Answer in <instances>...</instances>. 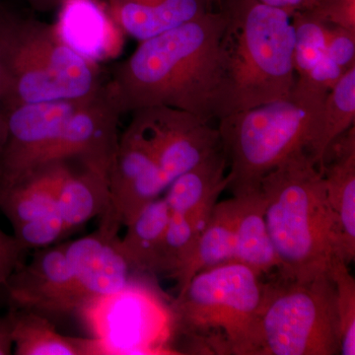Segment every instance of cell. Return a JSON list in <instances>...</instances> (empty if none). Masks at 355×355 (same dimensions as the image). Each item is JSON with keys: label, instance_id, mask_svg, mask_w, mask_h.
Here are the masks:
<instances>
[{"label": "cell", "instance_id": "1", "mask_svg": "<svg viewBox=\"0 0 355 355\" xmlns=\"http://www.w3.org/2000/svg\"><path fill=\"white\" fill-rule=\"evenodd\" d=\"M228 20L224 1L217 10L139 42L106 83L121 113L165 106L218 120Z\"/></svg>", "mask_w": 355, "mask_h": 355}, {"label": "cell", "instance_id": "2", "mask_svg": "<svg viewBox=\"0 0 355 355\" xmlns=\"http://www.w3.org/2000/svg\"><path fill=\"white\" fill-rule=\"evenodd\" d=\"M265 219L284 282L330 275L336 256L333 219L323 172L305 150L292 154L261 179Z\"/></svg>", "mask_w": 355, "mask_h": 355}, {"label": "cell", "instance_id": "3", "mask_svg": "<svg viewBox=\"0 0 355 355\" xmlns=\"http://www.w3.org/2000/svg\"><path fill=\"white\" fill-rule=\"evenodd\" d=\"M225 1L220 118L286 99L296 84L291 14L259 0Z\"/></svg>", "mask_w": 355, "mask_h": 355}, {"label": "cell", "instance_id": "4", "mask_svg": "<svg viewBox=\"0 0 355 355\" xmlns=\"http://www.w3.org/2000/svg\"><path fill=\"white\" fill-rule=\"evenodd\" d=\"M328 93L295 84L286 99L217 120L233 195L260 189L261 179L282 161L307 153Z\"/></svg>", "mask_w": 355, "mask_h": 355}, {"label": "cell", "instance_id": "5", "mask_svg": "<svg viewBox=\"0 0 355 355\" xmlns=\"http://www.w3.org/2000/svg\"><path fill=\"white\" fill-rule=\"evenodd\" d=\"M0 100L14 107L57 100H86L104 88L99 65L60 41L51 25L9 10L2 31Z\"/></svg>", "mask_w": 355, "mask_h": 355}, {"label": "cell", "instance_id": "6", "mask_svg": "<svg viewBox=\"0 0 355 355\" xmlns=\"http://www.w3.org/2000/svg\"><path fill=\"white\" fill-rule=\"evenodd\" d=\"M261 275L238 261L198 272L173 303L175 320L217 354L243 355L268 292Z\"/></svg>", "mask_w": 355, "mask_h": 355}, {"label": "cell", "instance_id": "7", "mask_svg": "<svg viewBox=\"0 0 355 355\" xmlns=\"http://www.w3.org/2000/svg\"><path fill=\"white\" fill-rule=\"evenodd\" d=\"M338 354L340 324L331 273L268 286L243 355Z\"/></svg>", "mask_w": 355, "mask_h": 355}, {"label": "cell", "instance_id": "8", "mask_svg": "<svg viewBox=\"0 0 355 355\" xmlns=\"http://www.w3.org/2000/svg\"><path fill=\"white\" fill-rule=\"evenodd\" d=\"M132 125L157 163L166 189L174 180L222 151L218 128L182 110L148 107L132 112Z\"/></svg>", "mask_w": 355, "mask_h": 355}, {"label": "cell", "instance_id": "9", "mask_svg": "<svg viewBox=\"0 0 355 355\" xmlns=\"http://www.w3.org/2000/svg\"><path fill=\"white\" fill-rule=\"evenodd\" d=\"M109 203L99 229L118 236L148 203L161 197L166 184L157 163L146 141L128 125L119 139L110 166Z\"/></svg>", "mask_w": 355, "mask_h": 355}, {"label": "cell", "instance_id": "10", "mask_svg": "<svg viewBox=\"0 0 355 355\" xmlns=\"http://www.w3.org/2000/svg\"><path fill=\"white\" fill-rule=\"evenodd\" d=\"M11 308L49 318L67 316L90 307L67 260L64 244L37 249L6 284Z\"/></svg>", "mask_w": 355, "mask_h": 355}, {"label": "cell", "instance_id": "11", "mask_svg": "<svg viewBox=\"0 0 355 355\" xmlns=\"http://www.w3.org/2000/svg\"><path fill=\"white\" fill-rule=\"evenodd\" d=\"M86 100L34 103L6 111L7 137L0 154V184L15 181L44 164L67 121Z\"/></svg>", "mask_w": 355, "mask_h": 355}, {"label": "cell", "instance_id": "12", "mask_svg": "<svg viewBox=\"0 0 355 355\" xmlns=\"http://www.w3.org/2000/svg\"><path fill=\"white\" fill-rule=\"evenodd\" d=\"M121 114L105 84L101 92L86 100L71 114L44 164L77 159L83 167L108 175L120 139L118 127Z\"/></svg>", "mask_w": 355, "mask_h": 355}, {"label": "cell", "instance_id": "13", "mask_svg": "<svg viewBox=\"0 0 355 355\" xmlns=\"http://www.w3.org/2000/svg\"><path fill=\"white\" fill-rule=\"evenodd\" d=\"M64 252L90 307L116 298L130 288L133 268L121 252L119 236L98 228L92 234L65 243Z\"/></svg>", "mask_w": 355, "mask_h": 355}, {"label": "cell", "instance_id": "14", "mask_svg": "<svg viewBox=\"0 0 355 355\" xmlns=\"http://www.w3.org/2000/svg\"><path fill=\"white\" fill-rule=\"evenodd\" d=\"M57 11L53 31L77 55L97 65L121 55L125 34L107 0H64Z\"/></svg>", "mask_w": 355, "mask_h": 355}, {"label": "cell", "instance_id": "15", "mask_svg": "<svg viewBox=\"0 0 355 355\" xmlns=\"http://www.w3.org/2000/svg\"><path fill=\"white\" fill-rule=\"evenodd\" d=\"M323 176L335 232V258L350 265L355 259L354 125L331 144Z\"/></svg>", "mask_w": 355, "mask_h": 355}, {"label": "cell", "instance_id": "16", "mask_svg": "<svg viewBox=\"0 0 355 355\" xmlns=\"http://www.w3.org/2000/svg\"><path fill=\"white\" fill-rule=\"evenodd\" d=\"M69 171L67 161H53L38 166L15 181L0 184V210L12 228L55 209Z\"/></svg>", "mask_w": 355, "mask_h": 355}, {"label": "cell", "instance_id": "17", "mask_svg": "<svg viewBox=\"0 0 355 355\" xmlns=\"http://www.w3.org/2000/svg\"><path fill=\"white\" fill-rule=\"evenodd\" d=\"M125 36L153 38L214 9L212 0H107Z\"/></svg>", "mask_w": 355, "mask_h": 355}, {"label": "cell", "instance_id": "18", "mask_svg": "<svg viewBox=\"0 0 355 355\" xmlns=\"http://www.w3.org/2000/svg\"><path fill=\"white\" fill-rule=\"evenodd\" d=\"M9 313L16 355H92L108 352L101 338L62 335L49 318L38 313L15 308Z\"/></svg>", "mask_w": 355, "mask_h": 355}, {"label": "cell", "instance_id": "19", "mask_svg": "<svg viewBox=\"0 0 355 355\" xmlns=\"http://www.w3.org/2000/svg\"><path fill=\"white\" fill-rule=\"evenodd\" d=\"M292 21L295 30L296 84L329 92L345 71L329 58L324 44V22L308 12L294 13Z\"/></svg>", "mask_w": 355, "mask_h": 355}, {"label": "cell", "instance_id": "20", "mask_svg": "<svg viewBox=\"0 0 355 355\" xmlns=\"http://www.w3.org/2000/svg\"><path fill=\"white\" fill-rule=\"evenodd\" d=\"M239 210L240 198L238 196L217 202L190 261L176 279L179 291L198 272L234 261Z\"/></svg>", "mask_w": 355, "mask_h": 355}, {"label": "cell", "instance_id": "21", "mask_svg": "<svg viewBox=\"0 0 355 355\" xmlns=\"http://www.w3.org/2000/svg\"><path fill=\"white\" fill-rule=\"evenodd\" d=\"M233 196L240 198L233 261L244 263L260 275L277 270L279 260L266 227L260 189Z\"/></svg>", "mask_w": 355, "mask_h": 355}, {"label": "cell", "instance_id": "22", "mask_svg": "<svg viewBox=\"0 0 355 355\" xmlns=\"http://www.w3.org/2000/svg\"><path fill=\"white\" fill-rule=\"evenodd\" d=\"M170 209L163 196L153 200L128 224L120 248L133 270L159 273Z\"/></svg>", "mask_w": 355, "mask_h": 355}, {"label": "cell", "instance_id": "23", "mask_svg": "<svg viewBox=\"0 0 355 355\" xmlns=\"http://www.w3.org/2000/svg\"><path fill=\"white\" fill-rule=\"evenodd\" d=\"M108 203V175L86 167L81 172L70 169L58 198L65 234L90 219L101 216Z\"/></svg>", "mask_w": 355, "mask_h": 355}, {"label": "cell", "instance_id": "24", "mask_svg": "<svg viewBox=\"0 0 355 355\" xmlns=\"http://www.w3.org/2000/svg\"><path fill=\"white\" fill-rule=\"evenodd\" d=\"M354 121L355 65L347 69L329 91L317 132L307 148V153L322 172L331 144L354 127Z\"/></svg>", "mask_w": 355, "mask_h": 355}, {"label": "cell", "instance_id": "25", "mask_svg": "<svg viewBox=\"0 0 355 355\" xmlns=\"http://www.w3.org/2000/svg\"><path fill=\"white\" fill-rule=\"evenodd\" d=\"M331 277L336 289V310L340 324V354H355V279L349 265L334 258Z\"/></svg>", "mask_w": 355, "mask_h": 355}, {"label": "cell", "instance_id": "26", "mask_svg": "<svg viewBox=\"0 0 355 355\" xmlns=\"http://www.w3.org/2000/svg\"><path fill=\"white\" fill-rule=\"evenodd\" d=\"M65 235L58 207L49 214L13 227V236L25 251L51 246Z\"/></svg>", "mask_w": 355, "mask_h": 355}, {"label": "cell", "instance_id": "27", "mask_svg": "<svg viewBox=\"0 0 355 355\" xmlns=\"http://www.w3.org/2000/svg\"><path fill=\"white\" fill-rule=\"evenodd\" d=\"M324 44L329 58L343 71L355 65V33L324 23Z\"/></svg>", "mask_w": 355, "mask_h": 355}, {"label": "cell", "instance_id": "28", "mask_svg": "<svg viewBox=\"0 0 355 355\" xmlns=\"http://www.w3.org/2000/svg\"><path fill=\"white\" fill-rule=\"evenodd\" d=\"M304 12L326 24L355 33V0H320Z\"/></svg>", "mask_w": 355, "mask_h": 355}, {"label": "cell", "instance_id": "29", "mask_svg": "<svg viewBox=\"0 0 355 355\" xmlns=\"http://www.w3.org/2000/svg\"><path fill=\"white\" fill-rule=\"evenodd\" d=\"M25 252L13 234H7L0 227V286H6L9 277L22 265Z\"/></svg>", "mask_w": 355, "mask_h": 355}, {"label": "cell", "instance_id": "30", "mask_svg": "<svg viewBox=\"0 0 355 355\" xmlns=\"http://www.w3.org/2000/svg\"><path fill=\"white\" fill-rule=\"evenodd\" d=\"M259 1L282 9L293 15L294 13L310 10L320 0H259Z\"/></svg>", "mask_w": 355, "mask_h": 355}, {"label": "cell", "instance_id": "31", "mask_svg": "<svg viewBox=\"0 0 355 355\" xmlns=\"http://www.w3.org/2000/svg\"><path fill=\"white\" fill-rule=\"evenodd\" d=\"M12 319L10 313L0 317V355L12 354Z\"/></svg>", "mask_w": 355, "mask_h": 355}, {"label": "cell", "instance_id": "32", "mask_svg": "<svg viewBox=\"0 0 355 355\" xmlns=\"http://www.w3.org/2000/svg\"><path fill=\"white\" fill-rule=\"evenodd\" d=\"M8 9L2 6L0 2V80H1V62H2V31H3L4 21ZM7 137L6 114L2 108L1 100H0V154L2 153Z\"/></svg>", "mask_w": 355, "mask_h": 355}, {"label": "cell", "instance_id": "33", "mask_svg": "<svg viewBox=\"0 0 355 355\" xmlns=\"http://www.w3.org/2000/svg\"><path fill=\"white\" fill-rule=\"evenodd\" d=\"M32 9L39 12H50L58 10L64 0H24Z\"/></svg>", "mask_w": 355, "mask_h": 355}, {"label": "cell", "instance_id": "34", "mask_svg": "<svg viewBox=\"0 0 355 355\" xmlns=\"http://www.w3.org/2000/svg\"><path fill=\"white\" fill-rule=\"evenodd\" d=\"M212 1H214V3L216 4V3H219V4H221L222 2L224 1V0H212Z\"/></svg>", "mask_w": 355, "mask_h": 355}]
</instances>
